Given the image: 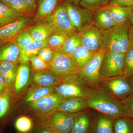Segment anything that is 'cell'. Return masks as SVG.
<instances>
[{
  "label": "cell",
  "instance_id": "f6af8a7d",
  "mask_svg": "<svg viewBox=\"0 0 133 133\" xmlns=\"http://www.w3.org/2000/svg\"><path fill=\"white\" fill-rule=\"evenodd\" d=\"M81 0H66V2L71 3L75 5H77L81 1Z\"/></svg>",
  "mask_w": 133,
  "mask_h": 133
},
{
  "label": "cell",
  "instance_id": "7a4b0ae2",
  "mask_svg": "<svg viewBox=\"0 0 133 133\" xmlns=\"http://www.w3.org/2000/svg\"><path fill=\"white\" fill-rule=\"evenodd\" d=\"M89 108L116 119L126 116L121 102L99 88L87 99Z\"/></svg>",
  "mask_w": 133,
  "mask_h": 133
},
{
  "label": "cell",
  "instance_id": "f546056e",
  "mask_svg": "<svg viewBox=\"0 0 133 133\" xmlns=\"http://www.w3.org/2000/svg\"><path fill=\"white\" fill-rule=\"evenodd\" d=\"M113 130L114 133H133V119L127 115L116 119Z\"/></svg>",
  "mask_w": 133,
  "mask_h": 133
},
{
  "label": "cell",
  "instance_id": "603a6c76",
  "mask_svg": "<svg viewBox=\"0 0 133 133\" xmlns=\"http://www.w3.org/2000/svg\"><path fill=\"white\" fill-rule=\"evenodd\" d=\"M110 14L116 24L123 23L129 20L133 7L120 5H110L107 6Z\"/></svg>",
  "mask_w": 133,
  "mask_h": 133
},
{
  "label": "cell",
  "instance_id": "5b68a950",
  "mask_svg": "<svg viewBox=\"0 0 133 133\" xmlns=\"http://www.w3.org/2000/svg\"><path fill=\"white\" fill-rule=\"evenodd\" d=\"M49 69L55 75L63 78L73 74H79L80 71L71 56L60 51L55 52Z\"/></svg>",
  "mask_w": 133,
  "mask_h": 133
},
{
  "label": "cell",
  "instance_id": "d590c367",
  "mask_svg": "<svg viewBox=\"0 0 133 133\" xmlns=\"http://www.w3.org/2000/svg\"><path fill=\"white\" fill-rule=\"evenodd\" d=\"M10 97L8 90L0 94V119L4 118L9 109Z\"/></svg>",
  "mask_w": 133,
  "mask_h": 133
},
{
  "label": "cell",
  "instance_id": "ab89813d",
  "mask_svg": "<svg viewBox=\"0 0 133 133\" xmlns=\"http://www.w3.org/2000/svg\"><path fill=\"white\" fill-rule=\"evenodd\" d=\"M121 102L126 115L133 119V93Z\"/></svg>",
  "mask_w": 133,
  "mask_h": 133
},
{
  "label": "cell",
  "instance_id": "d6986e66",
  "mask_svg": "<svg viewBox=\"0 0 133 133\" xmlns=\"http://www.w3.org/2000/svg\"><path fill=\"white\" fill-rule=\"evenodd\" d=\"M93 24L101 30H105L117 24L112 18L107 6L93 13Z\"/></svg>",
  "mask_w": 133,
  "mask_h": 133
},
{
  "label": "cell",
  "instance_id": "8d00e7d4",
  "mask_svg": "<svg viewBox=\"0 0 133 133\" xmlns=\"http://www.w3.org/2000/svg\"><path fill=\"white\" fill-rule=\"evenodd\" d=\"M29 59L35 70L40 71L49 69V64L43 60L37 55H31Z\"/></svg>",
  "mask_w": 133,
  "mask_h": 133
},
{
  "label": "cell",
  "instance_id": "277c9868",
  "mask_svg": "<svg viewBox=\"0 0 133 133\" xmlns=\"http://www.w3.org/2000/svg\"><path fill=\"white\" fill-rule=\"evenodd\" d=\"M98 88L120 102L133 93V85L123 76L101 78Z\"/></svg>",
  "mask_w": 133,
  "mask_h": 133
},
{
  "label": "cell",
  "instance_id": "7bdbcfd3",
  "mask_svg": "<svg viewBox=\"0 0 133 133\" xmlns=\"http://www.w3.org/2000/svg\"><path fill=\"white\" fill-rule=\"evenodd\" d=\"M6 88L4 79L0 73V94L6 90Z\"/></svg>",
  "mask_w": 133,
  "mask_h": 133
},
{
  "label": "cell",
  "instance_id": "9c48e42d",
  "mask_svg": "<svg viewBox=\"0 0 133 133\" xmlns=\"http://www.w3.org/2000/svg\"><path fill=\"white\" fill-rule=\"evenodd\" d=\"M105 53L102 49L96 52L90 61L80 70L79 74L81 78L94 90L99 87L100 69Z\"/></svg>",
  "mask_w": 133,
  "mask_h": 133
},
{
  "label": "cell",
  "instance_id": "8992f818",
  "mask_svg": "<svg viewBox=\"0 0 133 133\" xmlns=\"http://www.w3.org/2000/svg\"><path fill=\"white\" fill-rule=\"evenodd\" d=\"M43 21L54 32H77L70 20L65 3L58 5L52 14Z\"/></svg>",
  "mask_w": 133,
  "mask_h": 133
},
{
  "label": "cell",
  "instance_id": "ee69618b",
  "mask_svg": "<svg viewBox=\"0 0 133 133\" xmlns=\"http://www.w3.org/2000/svg\"><path fill=\"white\" fill-rule=\"evenodd\" d=\"M26 3L36 9L37 7V0H23Z\"/></svg>",
  "mask_w": 133,
  "mask_h": 133
},
{
  "label": "cell",
  "instance_id": "681fc988",
  "mask_svg": "<svg viewBox=\"0 0 133 133\" xmlns=\"http://www.w3.org/2000/svg\"><path fill=\"white\" fill-rule=\"evenodd\" d=\"M129 81L130 82V83L133 85V75L130 77V78H128Z\"/></svg>",
  "mask_w": 133,
  "mask_h": 133
},
{
  "label": "cell",
  "instance_id": "74e56055",
  "mask_svg": "<svg viewBox=\"0 0 133 133\" xmlns=\"http://www.w3.org/2000/svg\"><path fill=\"white\" fill-rule=\"evenodd\" d=\"M33 41L34 40L31 37L29 31L28 30L19 33L14 41L21 50Z\"/></svg>",
  "mask_w": 133,
  "mask_h": 133
},
{
  "label": "cell",
  "instance_id": "ba28073f",
  "mask_svg": "<svg viewBox=\"0 0 133 133\" xmlns=\"http://www.w3.org/2000/svg\"><path fill=\"white\" fill-rule=\"evenodd\" d=\"M125 53L107 52L100 69L101 78L122 76Z\"/></svg>",
  "mask_w": 133,
  "mask_h": 133
},
{
  "label": "cell",
  "instance_id": "8fae6325",
  "mask_svg": "<svg viewBox=\"0 0 133 133\" xmlns=\"http://www.w3.org/2000/svg\"><path fill=\"white\" fill-rule=\"evenodd\" d=\"M81 38V45L93 52H97L102 48L101 30L93 24L78 31Z\"/></svg>",
  "mask_w": 133,
  "mask_h": 133
},
{
  "label": "cell",
  "instance_id": "e575fe53",
  "mask_svg": "<svg viewBox=\"0 0 133 133\" xmlns=\"http://www.w3.org/2000/svg\"><path fill=\"white\" fill-rule=\"evenodd\" d=\"M133 75V49H129L125 53L123 75L128 78Z\"/></svg>",
  "mask_w": 133,
  "mask_h": 133
},
{
  "label": "cell",
  "instance_id": "7c38bea8",
  "mask_svg": "<svg viewBox=\"0 0 133 133\" xmlns=\"http://www.w3.org/2000/svg\"><path fill=\"white\" fill-rule=\"evenodd\" d=\"M97 112L88 108L75 114L74 126L71 133H91Z\"/></svg>",
  "mask_w": 133,
  "mask_h": 133
},
{
  "label": "cell",
  "instance_id": "f907efd6",
  "mask_svg": "<svg viewBox=\"0 0 133 133\" xmlns=\"http://www.w3.org/2000/svg\"></svg>",
  "mask_w": 133,
  "mask_h": 133
},
{
  "label": "cell",
  "instance_id": "30bf717a",
  "mask_svg": "<svg viewBox=\"0 0 133 133\" xmlns=\"http://www.w3.org/2000/svg\"><path fill=\"white\" fill-rule=\"evenodd\" d=\"M70 20L78 32L93 24V13L71 3L65 2Z\"/></svg>",
  "mask_w": 133,
  "mask_h": 133
},
{
  "label": "cell",
  "instance_id": "cb8c5ba5",
  "mask_svg": "<svg viewBox=\"0 0 133 133\" xmlns=\"http://www.w3.org/2000/svg\"><path fill=\"white\" fill-rule=\"evenodd\" d=\"M28 30L34 41H40L48 40L51 35L54 32L48 23L44 22L32 26Z\"/></svg>",
  "mask_w": 133,
  "mask_h": 133
},
{
  "label": "cell",
  "instance_id": "ac0fdd59",
  "mask_svg": "<svg viewBox=\"0 0 133 133\" xmlns=\"http://www.w3.org/2000/svg\"><path fill=\"white\" fill-rule=\"evenodd\" d=\"M20 49L14 41H7L0 44V62H9L17 63Z\"/></svg>",
  "mask_w": 133,
  "mask_h": 133
},
{
  "label": "cell",
  "instance_id": "ffe728a7",
  "mask_svg": "<svg viewBox=\"0 0 133 133\" xmlns=\"http://www.w3.org/2000/svg\"><path fill=\"white\" fill-rule=\"evenodd\" d=\"M48 46V41H33L20 50L18 61L21 64H26L29 61V57L33 55H37L41 49Z\"/></svg>",
  "mask_w": 133,
  "mask_h": 133
},
{
  "label": "cell",
  "instance_id": "d4e9b609",
  "mask_svg": "<svg viewBox=\"0 0 133 133\" xmlns=\"http://www.w3.org/2000/svg\"><path fill=\"white\" fill-rule=\"evenodd\" d=\"M82 41L78 32H69L63 48L59 51L71 56L76 50L81 45Z\"/></svg>",
  "mask_w": 133,
  "mask_h": 133
},
{
  "label": "cell",
  "instance_id": "7402d4cb",
  "mask_svg": "<svg viewBox=\"0 0 133 133\" xmlns=\"http://www.w3.org/2000/svg\"><path fill=\"white\" fill-rule=\"evenodd\" d=\"M60 0H39L37 11L35 16V21H43L52 14L59 5Z\"/></svg>",
  "mask_w": 133,
  "mask_h": 133
},
{
  "label": "cell",
  "instance_id": "7dc6e473",
  "mask_svg": "<svg viewBox=\"0 0 133 133\" xmlns=\"http://www.w3.org/2000/svg\"><path fill=\"white\" fill-rule=\"evenodd\" d=\"M129 21L130 22V24L133 26V9L130 15V16H129Z\"/></svg>",
  "mask_w": 133,
  "mask_h": 133
},
{
  "label": "cell",
  "instance_id": "3957f363",
  "mask_svg": "<svg viewBox=\"0 0 133 133\" xmlns=\"http://www.w3.org/2000/svg\"><path fill=\"white\" fill-rule=\"evenodd\" d=\"M79 74L63 78L62 83L56 86L55 91L64 98L78 97L87 99L94 91Z\"/></svg>",
  "mask_w": 133,
  "mask_h": 133
},
{
  "label": "cell",
  "instance_id": "60d3db41",
  "mask_svg": "<svg viewBox=\"0 0 133 133\" xmlns=\"http://www.w3.org/2000/svg\"><path fill=\"white\" fill-rule=\"evenodd\" d=\"M113 5L133 7V0H111L108 6Z\"/></svg>",
  "mask_w": 133,
  "mask_h": 133
},
{
  "label": "cell",
  "instance_id": "6da1fadb",
  "mask_svg": "<svg viewBox=\"0 0 133 133\" xmlns=\"http://www.w3.org/2000/svg\"><path fill=\"white\" fill-rule=\"evenodd\" d=\"M130 25L128 20L105 30H101L102 50L105 52L125 53L129 49L128 33Z\"/></svg>",
  "mask_w": 133,
  "mask_h": 133
},
{
  "label": "cell",
  "instance_id": "2e32d148",
  "mask_svg": "<svg viewBox=\"0 0 133 133\" xmlns=\"http://www.w3.org/2000/svg\"><path fill=\"white\" fill-rule=\"evenodd\" d=\"M63 78L55 75L49 69L37 71L33 75L34 82L38 86H57L62 83Z\"/></svg>",
  "mask_w": 133,
  "mask_h": 133
},
{
  "label": "cell",
  "instance_id": "d6a6232c",
  "mask_svg": "<svg viewBox=\"0 0 133 133\" xmlns=\"http://www.w3.org/2000/svg\"><path fill=\"white\" fill-rule=\"evenodd\" d=\"M111 0H81L79 5L81 7L87 9L93 13L98 10L106 7Z\"/></svg>",
  "mask_w": 133,
  "mask_h": 133
},
{
  "label": "cell",
  "instance_id": "83f0119b",
  "mask_svg": "<svg viewBox=\"0 0 133 133\" xmlns=\"http://www.w3.org/2000/svg\"><path fill=\"white\" fill-rule=\"evenodd\" d=\"M56 86L44 87L38 86L32 88L26 96V101L28 103L36 101L55 91Z\"/></svg>",
  "mask_w": 133,
  "mask_h": 133
},
{
  "label": "cell",
  "instance_id": "c3c4849f",
  "mask_svg": "<svg viewBox=\"0 0 133 133\" xmlns=\"http://www.w3.org/2000/svg\"><path fill=\"white\" fill-rule=\"evenodd\" d=\"M39 133H52L51 132L49 131L48 129H46L44 128L42 129H41L40 131V132Z\"/></svg>",
  "mask_w": 133,
  "mask_h": 133
},
{
  "label": "cell",
  "instance_id": "4fadbf2b",
  "mask_svg": "<svg viewBox=\"0 0 133 133\" xmlns=\"http://www.w3.org/2000/svg\"><path fill=\"white\" fill-rule=\"evenodd\" d=\"M64 98L55 91L30 103L32 109L44 114L56 111L59 107Z\"/></svg>",
  "mask_w": 133,
  "mask_h": 133
},
{
  "label": "cell",
  "instance_id": "e0dca14e",
  "mask_svg": "<svg viewBox=\"0 0 133 133\" xmlns=\"http://www.w3.org/2000/svg\"><path fill=\"white\" fill-rule=\"evenodd\" d=\"M116 119L97 112L93 124L91 133H114Z\"/></svg>",
  "mask_w": 133,
  "mask_h": 133
},
{
  "label": "cell",
  "instance_id": "836d02e7",
  "mask_svg": "<svg viewBox=\"0 0 133 133\" xmlns=\"http://www.w3.org/2000/svg\"><path fill=\"white\" fill-rule=\"evenodd\" d=\"M33 122L31 119L26 116L19 117L15 122V127L18 132L21 133H27L33 128Z\"/></svg>",
  "mask_w": 133,
  "mask_h": 133
},
{
  "label": "cell",
  "instance_id": "484cf974",
  "mask_svg": "<svg viewBox=\"0 0 133 133\" xmlns=\"http://www.w3.org/2000/svg\"><path fill=\"white\" fill-rule=\"evenodd\" d=\"M95 53L96 52H93L81 45L76 50L71 57L81 70L90 61Z\"/></svg>",
  "mask_w": 133,
  "mask_h": 133
},
{
  "label": "cell",
  "instance_id": "1f68e13d",
  "mask_svg": "<svg viewBox=\"0 0 133 133\" xmlns=\"http://www.w3.org/2000/svg\"><path fill=\"white\" fill-rule=\"evenodd\" d=\"M7 6L18 11L23 16L32 15L36 10L23 0H12Z\"/></svg>",
  "mask_w": 133,
  "mask_h": 133
},
{
  "label": "cell",
  "instance_id": "f35d334b",
  "mask_svg": "<svg viewBox=\"0 0 133 133\" xmlns=\"http://www.w3.org/2000/svg\"><path fill=\"white\" fill-rule=\"evenodd\" d=\"M55 52V51L50 47H45L40 50L37 55L43 60L50 64Z\"/></svg>",
  "mask_w": 133,
  "mask_h": 133
},
{
  "label": "cell",
  "instance_id": "f1b7e54d",
  "mask_svg": "<svg viewBox=\"0 0 133 133\" xmlns=\"http://www.w3.org/2000/svg\"><path fill=\"white\" fill-rule=\"evenodd\" d=\"M29 69L26 64H21L18 67L15 81V89L18 92L26 85L30 76Z\"/></svg>",
  "mask_w": 133,
  "mask_h": 133
},
{
  "label": "cell",
  "instance_id": "4dcf8cb0",
  "mask_svg": "<svg viewBox=\"0 0 133 133\" xmlns=\"http://www.w3.org/2000/svg\"><path fill=\"white\" fill-rule=\"evenodd\" d=\"M67 33L55 31L48 38V46L55 51H59L63 48L67 37Z\"/></svg>",
  "mask_w": 133,
  "mask_h": 133
},
{
  "label": "cell",
  "instance_id": "5bb4252c",
  "mask_svg": "<svg viewBox=\"0 0 133 133\" xmlns=\"http://www.w3.org/2000/svg\"><path fill=\"white\" fill-rule=\"evenodd\" d=\"M28 17L22 16L15 22L0 28V42H7L21 33L28 23Z\"/></svg>",
  "mask_w": 133,
  "mask_h": 133
},
{
  "label": "cell",
  "instance_id": "4316f807",
  "mask_svg": "<svg viewBox=\"0 0 133 133\" xmlns=\"http://www.w3.org/2000/svg\"><path fill=\"white\" fill-rule=\"evenodd\" d=\"M21 16L18 11L0 3V28L15 22Z\"/></svg>",
  "mask_w": 133,
  "mask_h": 133
},
{
  "label": "cell",
  "instance_id": "bcb514c9",
  "mask_svg": "<svg viewBox=\"0 0 133 133\" xmlns=\"http://www.w3.org/2000/svg\"><path fill=\"white\" fill-rule=\"evenodd\" d=\"M12 0H0V3L5 5H8Z\"/></svg>",
  "mask_w": 133,
  "mask_h": 133
},
{
  "label": "cell",
  "instance_id": "44dd1931",
  "mask_svg": "<svg viewBox=\"0 0 133 133\" xmlns=\"http://www.w3.org/2000/svg\"><path fill=\"white\" fill-rule=\"evenodd\" d=\"M17 69L16 63L9 62H0V73L2 76L6 89H9L15 83Z\"/></svg>",
  "mask_w": 133,
  "mask_h": 133
},
{
  "label": "cell",
  "instance_id": "52a82bcc",
  "mask_svg": "<svg viewBox=\"0 0 133 133\" xmlns=\"http://www.w3.org/2000/svg\"><path fill=\"white\" fill-rule=\"evenodd\" d=\"M44 121V128L52 133H71L76 114L55 111Z\"/></svg>",
  "mask_w": 133,
  "mask_h": 133
},
{
  "label": "cell",
  "instance_id": "9a60e30c",
  "mask_svg": "<svg viewBox=\"0 0 133 133\" xmlns=\"http://www.w3.org/2000/svg\"><path fill=\"white\" fill-rule=\"evenodd\" d=\"M89 108L87 99L78 97L64 98L56 111L75 114Z\"/></svg>",
  "mask_w": 133,
  "mask_h": 133
},
{
  "label": "cell",
  "instance_id": "b9f144b4",
  "mask_svg": "<svg viewBox=\"0 0 133 133\" xmlns=\"http://www.w3.org/2000/svg\"><path fill=\"white\" fill-rule=\"evenodd\" d=\"M128 38L129 49H133V26L131 24L129 29Z\"/></svg>",
  "mask_w": 133,
  "mask_h": 133
}]
</instances>
